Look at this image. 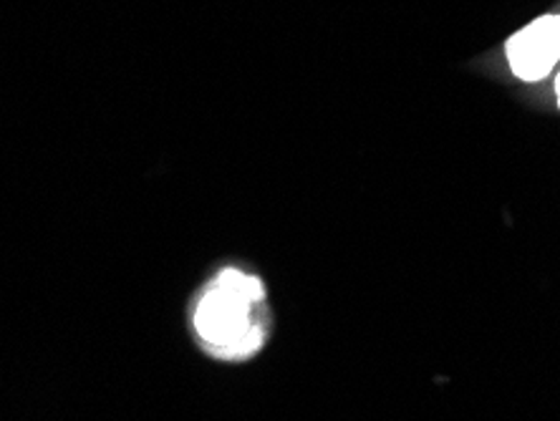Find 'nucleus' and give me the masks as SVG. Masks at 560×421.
<instances>
[{
  "mask_svg": "<svg viewBox=\"0 0 560 421\" xmlns=\"http://www.w3.org/2000/svg\"><path fill=\"white\" fill-rule=\"evenodd\" d=\"M192 326L212 356L250 359L268 336L266 285L243 270H222L197 301Z\"/></svg>",
  "mask_w": 560,
  "mask_h": 421,
  "instance_id": "obj_1",
  "label": "nucleus"
},
{
  "mask_svg": "<svg viewBox=\"0 0 560 421\" xmlns=\"http://www.w3.org/2000/svg\"><path fill=\"white\" fill-rule=\"evenodd\" d=\"M556 94H558V104H560V73H558V79H556Z\"/></svg>",
  "mask_w": 560,
  "mask_h": 421,
  "instance_id": "obj_3",
  "label": "nucleus"
},
{
  "mask_svg": "<svg viewBox=\"0 0 560 421\" xmlns=\"http://www.w3.org/2000/svg\"><path fill=\"white\" fill-rule=\"evenodd\" d=\"M505 54L517 79H546L560 61V15H540L525 28L515 31L505 44Z\"/></svg>",
  "mask_w": 560,
  "mask_h": 421,
  "instance_id": "obj_2",
  "label": "nucleus"
}]
</instances>
